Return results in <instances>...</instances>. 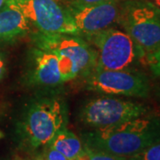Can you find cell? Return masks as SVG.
I'll list each match as a JSON object with an SVG mask.
<instances>
[{"instance_id":"1","label":"cell","mask_w":160,"mask_h":160,"mask_svg":"<svg viewBox=\"0 0 160 160\" xmlns=\"http://www.w3.org/2000/svg\"><path fill=\"white\" fill-rule=\"evenodd\" d=\"M85 145L92 149L131 157L160 140V118L142 116L84 134Z\"/></svg>"},{"instance_id":"2","label":"cell","mask_w":160,"mask_h":160,"mask_svg":"<svg viewBox=\"0 0 160 160\" xmlns=\"http://www.w3.org/2000/svg\"><path fill=\"white\" fill-rule=\"evenodd\" d=\"M32 39L38 48L57 56L63 82L74 79L79 75L86 77L95 69L96 52L78 35L38 31L33 34Z\"/></svg>"},{"instance_id":"3","label":"cell","mask_w":160,"mask_h":160,"mask_svg":"<svg viewBox=\"0 0 160 160\" xmlns=\"http://www.w3.org/2000/svg\"><path fill=\"white\" fill-rule=\"evenodd\" d=\"M117 22L133 40L142 58L160 49V9L151 1H125Z\"/></svg>"},{"instance_id":"4","label":"cell","mask_w":160,"mask_h":160,"mask_svg":"<svg viewBox=\"0 0 160 160\" xmlns=\"http://www.w3.org/2000/svg\"><path fill=\"white\" fill-rule=\"evenodd\" d=\"M85 36L97 54L94 70L127 69L136 59L142 58L133 40L125 31L110 27Z\"/></svg>"},{"instance_id":"5","label":"cell","mask_w":160,"mask_h":160,"mask_svg":"<svg viewBox=\"0 0 160 160\" xmlns=\"http://www.w3.org/2000/svg\"><path fill=\"white\" fill-rule=\"evenodd\" d=\"M66 111L58 99H44L32 103L23 123L26 139L31 148L51 142L59 131L65 128Z\"/></svg>"},{"instance_id":"6","label":"cell","mask_w":160,"mask_h":160,"mask_svg":"<svg viewBox=\"0 0 160 160\" xmlns=\"http://www.w3.org/2000/svg\"><path fill=\"white\" fill-rule=\"evenodd\" d=\"M21 12L38 31L79 35L68 8L57 0H6Z\"/></svg>"},{"instance_id":"7","label":"cell","mask_w":160,"mask_h":160,"mask_svg":"<svg viewBox=\"0 0 160 160\" xmlns=\"http://www.w3.org/2000/svg\"><path fill=\"white\" fill-rule=\"evenodd\" d=\"M149 108L142 103L122 99L99 97L90 101L81 109L80 118L94 129L114 126L147 114Z\"/></svg>"},{"instance_id":"8","label":"cell","mask_w":160,"mask_h":160,"mask_svg":"<svg viewBox=\"0 0 160 160\" xmlns=\"http://www.w3.org/2000/svg\"><path fill=\"white\" fill-rule=\"evenodd\" d=\"M87 89L109 95L144 98L149 94L146 76L130 69L93 70L86 76Z\"/></svg>"},{"instance_id":"9","label":"cell","mask_w":160,"mask_h":160,"mask_svg":"<svg viewBox=\"0 0 160 160\" xmlns=\"http://www.w3.org/2000/svg\"><path fill=\"white\" fill-rule=\"evenodd\" d=\"M68 9L79 34L88 35L110 28L117 22L120 4L118 0H109L90 6L71 4Z\"/></svg>"},{"instance_id":"10","label":"cell","mask_w":160,"mask_h":160,"mask_svg":"<svg viewBox=\"0 0 160 160\" xmlns=\"http://www.w3.org/2000/svg\"><path fill=\"white\" fill-rule=\"evenodd\" d=\"M32 79L42 86H57L63 83L59 59L51 52L39 48L33 50Z\"/></svg>"},{"instance_id":"11","label":"cell","mask_w":160,"mask_h":160,"mask_svg":"<svg viewBox=\"0 0 160 160\" xmlns=\"http://www.w3.org/2000/svg\"><path fill=\"white\" fill-rule=\"evenodd\" d=\"M0 9V40H11L24 36L29 30V22L22 13L5 3Z\"/></svg>"},{"instance_id":"12","label":"cell","mask_w":160,"mask_h":160,"mask_svg":"<svg viewBox=\"0 0 160 160\" xmlns=\"http://www.w3.org/2000/svg\"><path fill=\"white\" fill-rule=\"evenodd\" d=\"M48 145L64 155L69 160H76L84 150L79 138L66 128L58 132Z\"/></svg>"},{"instance_id":"13","label":"cell","mask_w":160,"mask_h":160,"mask_svg":"<svg viewBox=\"0 0 160 160\" xmlns=\"http://www.w3.org/2000/svg\"><path fill=\"white\" fill-rule=\"evenodd\" d=\"M128 160H160V140L137 154L128 157Z\"/></svg>"},{"instance_id":"14","label":"cell","mask_w":160,"mask_h":160,"mask_svg":"<svg viewBox=\"0 0 160 160\" xmlns=\"http://www.w3.org/2000/svg\"><path fill=\"white\" fill-rule=\"evenodd\" d=\"M84 146L88 154V160H128V157L118 156L102 150L92 149L88 148L86 145Z\"/></svg>"},{"instance_id":"15","label":"cell","mask_w":160,"mask_h":160,"mask_svg":"<svg viewBox=\"0 0 160 160\" xmlns=\"http://www.w3.org/2000/svg\"><path fill=\"white\" fill-rule=\"evenodd\" d=\"M147 63L149 64L151 72L157 76L160 77V49L153 53H150L145 57Z\"/></svg>"},{"instance_id":"16","label":"cell","mask_w":160,"mask_h":160,"mask_svg":"<svg viewBox=\"0 0 160 160\" xmlns=\"http://www.w3.org/2000/svg\"><path fill=\"white\" fill-rule=\"evenodd\" d=\"M45 153L43 155L44 158L46 160H69L64 155H62L58 150L53 149L50 145H46Z\"/></svg>"},{"instance_id":"17","label":"cell","mask_w":160,"mask_h":160,"mask_svg":"<svg viewBox=\"0 0 160 160\" xmlns=\"http://www.w3.org/2000/svg\"><path fill=\"white\" fill-rule=\"evenodd\" d=\"M106 1L109 0H71V4L77 6H90V5H95Z\"/></svg>"},{"instance_id":"18","label":"cell","mask_w":160,"mask_h":160,"mask_svg":"<svg viewBox=\"0 0 160 160\" xmlns=\"http://www.w3.org/2000/svg\"><path fill=\"white\" fill-rule=\"evenodd\" d=\"M5 73H6V66H5V62H4L3 59L0 57V80L4 78Z\"/></svg>"},{"instance_id":"19","label":"cell","mask_w":160,"mask_h":160,"mask_svg":"<svg viewBox=\"0 0 160 160\" xmlns=\"http://www.w3.org/2000/svg\"><path fill=\"white\" fill-rule=\"evenodd\" d=\"M150 1H151L153 4H155V5L160 9V0H150Z\"/></svg>"},{"instance_id":"20","label":"cell","mask_w":160,"mask_h":160,"mask_svg":"<svg viewBox=\"0 0 160 160\" xmlns=\"http://www.w3.org/2000/svg\"><path fill=\"white\" fill-rule=\"evenodd\" d=\"M34 160H46V159L44 158L43 155H38V157H36V158H35Z\"/></svg>"},{"instance_id":"21","label":"cell","mask_w":160,"mask_h":160,"mask_svg":"<svg viewBox=\"0 0 160 160\" xmlns=\"http://www.w3.org/2000/svg\"><path fill=\"white\" fill-rule=\"evenodd\" d=\"M6 2V0H0V9L2 8V6L5 5V3Z\"/></svg>"},{"instance_id":"22","label":"cell","mask_w":160,"mask_h":160,"mask_svg":"<svg viewBox=\"0 0 160 160\" xmlns=\"http://www.w3.org/2000/svg\"><path fill=\"white\" fill-rule=\"evenodd\" d=\"M157 96H158V101H159V102H160V87L158 88V92H157Z\"/></svg>"},{"instance_id":"23","label":"cell","mask_w":160,"mask_h":160,"mask_svg":"<svg viewBox=\"0 0 160 160\" xmlns=\"http://www.w3.org/2000/svg\"><path fill=\"white\" fill-rule=\"evenodd\" d=\"M3 136H4V133H3L2 132L0 131V139H1V138L3 137Z\"/></svg>"}]
</instances>
